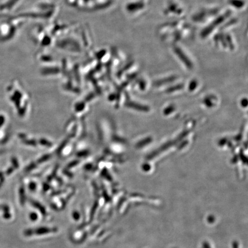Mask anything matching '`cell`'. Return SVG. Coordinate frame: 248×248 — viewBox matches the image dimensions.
I'll list each match as a JSON object with an SVG mask.
<instances>
[{"label":"cell","instance_id":"1","mask_svg":"<svg viewBox=\"0 0 248 248\" xmlns=\"http://www.w3.org/2000/svg\"><path fill=\"white\" fill-rule=\"evenodd\" d=\"M229 15V12H228V13L225 14L224 15L220 16L217 18V19L213 21L212 24H210L209 26H207L206 29H204L202 32V37L204 38L209 35L211 32H212L216 27H218L219 24H221Z\"/></svg>","mask_w":248,"mask_h":248},{"label":"cell","instance_id":"2","mask_svg":"<svg viewBox=\"0 0 248 248\" xmlns=\"http://www.w3.org/2000/svg\"><path fill=\"white\" fill-rule=\"evenodd\" d=\"M174 51L176 55L178 56V57L181 58L183 62H184L186 65L190 66L191 65L190 61H189L187 56L184 53L182 49L178 47H176L174 49Z\"/></svg>","mask_w":248,"mask_h":248},{"label":"cell","instance_id":"3","mask_svg":"<svg viewBox=\"0 0 248 248\" xmlns=\"http://www.w3.org/2000/svg\"><path fill=\"white\" fill-rule=\"evenodd\" d=\"M229 2L231 3L232 5L236 8H241L244 5V2L241 0H230Z\"/></svg>","mask_w":248,"mask_h":248},{"label":"cell","instance_id":"4","mask_svg":"<svg viewBox=\"0 0 248 248\" xmlns=\"http://www.w3.org/2000/svg\"><path fill=\"white\" fill-rule=\"evenodd\" d=\"M227 38L228 43H229V45H230V46H231L232 49H233V45H232V40L231 38H230V36H228L227 38Z\"/></svg>","mask_w":248,"mask_h":248}]
</instances>
